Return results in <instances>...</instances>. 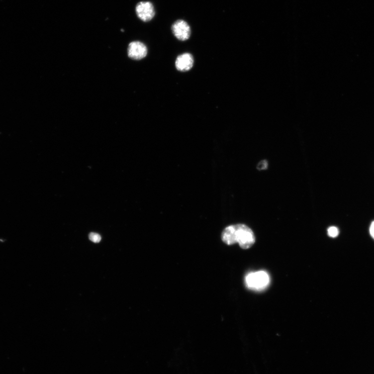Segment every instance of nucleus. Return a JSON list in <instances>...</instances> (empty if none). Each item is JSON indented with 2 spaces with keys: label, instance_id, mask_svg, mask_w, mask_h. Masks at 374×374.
<instances>
[{
  "label": "nucleus",
  "instance_id": "9",
  "mask_svg": "<svg viewBox=\"0 0 374 374\" xmlns=\"http://www.w3.org/2000/svg\"><path fill=\"white\" fill-rule=\"evenodd\" d=\"M268 165V162L266 160H262L258 164L257 168L259 170L266 169L267 168Z\"/></svg>",
  "mask_w": 374,
  "mask_h": 374
},
{
  "label": "nucleus",
  "instance_id": "1",
  "mask_svg": "<svg viewBox=\"0 0 374 374\" xmlns=\"http://www.w3.org/2000/svg\"><path fill=\"white\" fill-rule=\"evenodd\" d=\"M221 237L225 244L231 245L238 243L244 249L251 247L255 242L254 232L244 224L228 226L223 230Z\"/></svg>",
  "mask_w": 374,
  "mask_h": 374
},
{
  "label": "nucleus",
  "instance_id": "5",
  "mask_svg": "<svg viewBox=\"0 0 374 374\" xmlns=\"http://www.w3.org/2000/svg\"><path fill=\"white\" fill-rule=\"evenodd\" d=\"M148 53L146 46L142 42L134 41L131 42L129 46V57L134 60H140L145 58Z\"/></svg>",
  "mask_w": 374,
  "mask_h": 374
},
{
  "label": "nucleus",
  "instance_id": "3",
  "mask_svg": "<svg viewBox=\"0 0 374 374\" xmlns=\"http://www.w3.org/2000/svg\"><path fill=\"white\" fill-rule=\"evenodd\" d=\"M136 12L138 18L145 22L151 21L155 14L153 5L149 2L138 3L136 7Z\"/></svg>",
  "mask_w": 374,
  "mask_h": 374
},
{
  "label": "nucleus",
  "instance_id": "6",
  "mask_svg": "<svg viewBox=\"0 0 374 374\" xmlns=\"http://www.w3.org/2000/svg\"><path fill=\"white\" fill-rule=\"evenodd\" d=\"M194 64V57L190 53H184L179 55L176 59L175 65L180 71H187L191 70Z\"/></svg>",
  "mask_w": 374,
  "mask_h": 374
},
{
  "label": "nucleus",
  "instance_id": "7",
  "mask_svg": "<svg viewBox=\"0 0 374 374\" xmlns=\"http://www.w3.org/2000/svg\"><path fill=\"white\" fill-rule=\"evenodd\" d=\"M327 232H328V235L330 237L335 238L338 236L339 231L337 227L332 226L327 230Z\"/></svg>",
  "mask_w": 374,
  "mask_h": 374
},
{
  "label": "nucleus",
  "instance_id": "10",
  "mask_svg": "<svg viewBox=\"0 0 374 374\" xmlns=\"http://www.w3.org/2000/svg\"><path fill=\"white\" fill-rule=\"evenodd\" d=\"M369 233L371 237L374 240V221H373L369 227Z\"/></svg>",
  "mask_w": 374,
  "mask_h": 374
},
{
  "label": "nucleus",
  "instance_id": "2",
  "mask_svg": "<svg viewBox=\"0 0 374 374\" xmlns=\"http://www.w3.org/2000/svg\"><path fill=\"white\" fill-rule=\"evenodd\" d=\"M269 276L266 272L260 271L249 273L245 278L246 286L250 289L261 290L269 284Z\"/></svg>",
  "mask_w": 374,
  "mask_h": 374
},
{
  "label": "nucleus",
  "instance_id": "4",
  "mask_svg": "<svg viewBox=\"0 0 374 374\" xmlns=\"http://www.w3.org/2000/svg\"><path fill=\"white\" fill-rule=\"evenodd\" d=\"M171 30L175 37L181 41L189 40L191 36V27L183 20L176 21L171 27Z\"/></svg>",
  "mask_w": 374,
  "mask_h": 374
},
{
  "label": "nucleus",
  "instance_id": "8",
  "mask_svg": "<svg viewBox=\"0 0 374 374\" xmlns=\"http://www.w3.org/2000/svg\"><path fill=\"white\" fill-rule=\"evenodd\" d=\"M89 240L92 242L99 243L101 241V237L97 233H90L89 235Z\"/></svg>",
  "mask_w": 374,
  "mask_h": 374
}]
</instances>
